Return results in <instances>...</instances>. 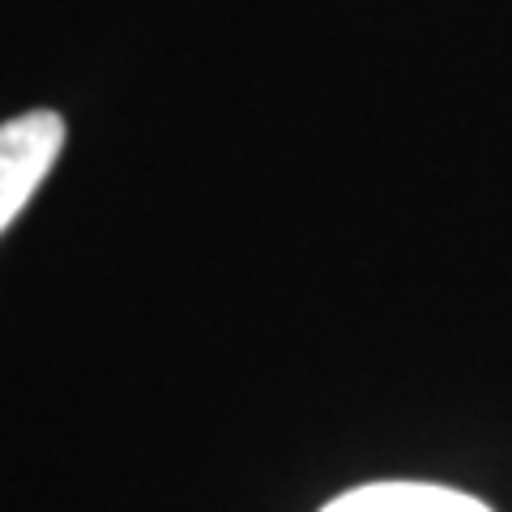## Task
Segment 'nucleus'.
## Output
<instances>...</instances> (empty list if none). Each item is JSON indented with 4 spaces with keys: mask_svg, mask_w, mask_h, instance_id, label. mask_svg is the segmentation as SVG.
I'll use <instances>...</instances> for the list:
<instances>
[{
    "mask_svg": "<svg viewBox=\"0 0 512 512\" xmlns=\"http://www.w3.org/2000/svg\"><path fill=\"white\" fill-rule=\"evenodd\" d=\"M64 150V120L56 111H26L0 124V235L18 218Z\"/></svg>",
    "mask_w": 512,
    "mask_h": 512,
    "instance_id": "obj_1",
    "label": "nucleus"
},
{
    "mask_svg": "<svg viewBox=\"0 0 512 512\" xmlns=\"http://www.w3.org/2000/svg\"><path fill=\"white\" fill-rule=\"evenodd\" d=\"M320 512H491L466 491L436 483H367L338 495Z\"/></svg>",
    "mask_w": 512,
    "mask_h": 512,
    "instance_id": "obj_2",
    "label": "nucleus"
}]
</instances>
